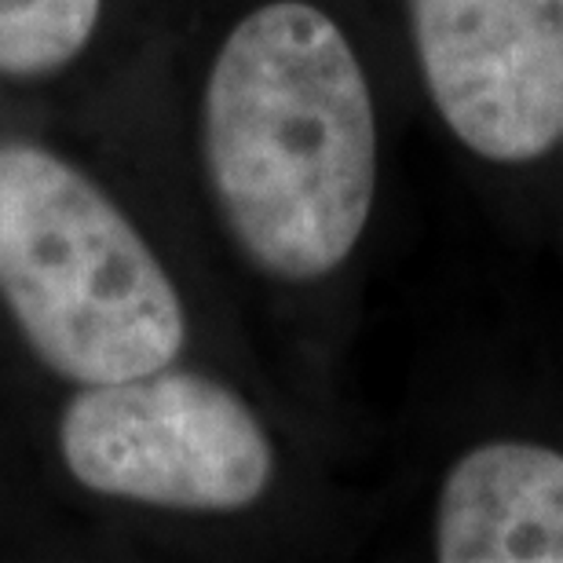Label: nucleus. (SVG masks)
Masks as SVG:
<instances>
[{"label":"nucleus","instance_id":"obj_1","mask_svg":"<svg viewBox=\"0 0 563 563\" xmlns=\"http://www.w3.org/2000/svg\"><path fill=\"white\" fill-rule=\"evenodd\" d=\"M201 157L245 261L282 282L355 253L377 195V110L344 30L272 0L228 33L201 99Z\"/></svg>","mask_w":563,"mask_h":563},{"label":"nucleus","instance_id":"obj_2","mask_svg":"<svg viewBox=\"0 0 563 563\" xmlns=\"http://www.w3.org/2000/svg\"><path fill=\"white\" fill-rule=\"evenodd\" d=\"M0 297L30 352L74 385L165 369L184 303L129 217L44 146H0Z\"/></svg>","mask_w":563,"mask_h":563},{"label":"nucleus","instance_id":"obj_3","mask_svg":"<svg viewBox=\"0 0 563 563\" xmlns=\"http://www.w3.org/2000/svg\"><path fill=\"white\" fill-rule=\"evenodd\" d=\"M59 450L85 490L176 512H242L275 476L256 413L217 380L168 366L85 385L59 421Z\"/></svg>","mask_w":563,"mask_h":563},{"label":"nucleus","instance_id":"obj_4","mask_svg":"<svg viewBox=\"0 0 563 563\" xmlns=\"http://www.w3.org/2000/svg\"><path fill=\"white\" fill-rule=\"evenodd\" d=\"M424 88L446 129L490 165L560 140L563 0H407Z\"/></svg>","mask_w":563,"mask_h":563},{"label":"nucleus","instance_id":"obj_5","mask_svg":"<svg viewBox=\"0 0 563 563\" xmlns=\"http://www.w3.org/2000/svg\"><path fill=\"white\" fill-rule=\"evenodd\" d=\"M446 563H563V454L494 439L454 461L435 505Z\"/></svg>","mask_w":563,"mask_h":563},{"label":"nucleus","instance_id":"obj_6","mask_svg":"<svg viewBox=\"0 0 563 563\" xmlns=\"http://www.w3.org/2000/svg\"><path fill=\"white\" fill-rule=\"evenodd\" d=\"M103 0H0V74L41 77L88 48Z\"/></svg>","mask_w":563,"mask_h":563},{"label":"nucleus","instance_id":"obj_7","mask_svg":"<svg viewBox=\"0 0 563 563\" xmlns=\"http://www.w3.org/2000/svg\"><path fill=\"white\" fill-rule=\"evenodd\" d=\"M560 143H563V110H560Z\"/></svg>","mask_w":563,"mask_h":563}]
</instances>
